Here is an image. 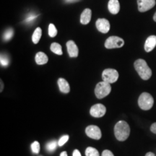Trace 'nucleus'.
<instances>
[{
	"label": "nucleus",
	"instance_id": "nucleus-1",
	"mask_svg": "<svg viewBox=\"0 0 156 156\" xmlns=\"http://www.w3.org/2000/svg\"><path fill=\"white\" fill-rule=\"evenodd\" d=\"M115 136L119 141H125L130 134V127L124 121H119L114 126Z\"/></svg>",
	"mask_w": 156,
	"mask_h": 156
},
{
	"label": "nucleus",
	"instance_id": "nucleus-2",
	"mask_svg": "<svg viewBox=\"0 0 156 156\" xmlns=\"http://www.w3.org/2000/svg\"><path fill=\"white\" fill-rule=\"evenodd\" d=\"M134 68L140 77L144 80H147L152 76V70L148 67L147 62L144 59H137L134 62Z\"/></svg>",
	"mask_w": 156,
	"mask_h": 156
},
{
	"label": "nucleus",
	"instance_id": "nucleus-3",
	"mask_svg": "<svg viewBox=\"0 0 156 156\" xmlns=\"http://www.w3.org/2000/svg\"><path fill=\"white\" fill-rule=\"evenodd\" d=\"M138 104L142 110H150L154 104V99L148 93H142L138 99Z\"/></svg>",
	"mask_w": 156,
	"mask_h": 156
},
{
	"label": "nucleus",
	"instance_id": "nucleus-4",
	"mask_svg": "<svg viewBox=\"0 0 156 156\" xmlns=\"http://www.w3.org/2000/svg\"><path fill=\"white\" fill-rule=\"evenodd\" d=\"M112 90L111 85L106 82L102 81L97 84L95 88V94L98 98L101 99L109 95Z\"/></svg>",
	"mask_w": 156,
	"mask_h": 156
},
{
	"label": "nucleus",
	"instance_id": "nucleus-5",
	"mask_svg": "<svg viewBox=\"0 0 156 156\" xmlns=\"http://www.w3.org/2000/svg\"><path fill=\"white\" fill-rule=\"evenodd\" d=\"M103 80L109 84L114 83L119 79V73L114 69H106L102 73Z\"/></svg>",
	"mask_w": 156,
	"mask_h": 156
},
{
	"label": "nucleus",
	"instance_id": "nucleus-6",
	"mask_svg": "<svg viewBox=\"0 0 156 156\" xmlns=\"http://www.w3.org/2000/svg\"><path fill=\"white\" fill-rule=\"evenodd\" d=\"M124 45V41L118 36H111L107 39L105 43V47L106 48H121Z\"/></svg>",
	"mask_w": 156,
	"mask_h": 156
},
{
	"label": "nucleus",
	"instance_id": "nucleus-7",
	"mask_svg": "<svg viewBox=\"0 0 156 156\" xmlns=\"http://www.w3.org/2000/svg\"><path fill=\"white\" fill-rule=\"evenodd\" d=\"M85 133L91 139L100 140L102 136V133L100 128L95 125L88 126L85 129Z\"/></svg>",
	"mask_w": 156,
	"mask_h": 156
},
{
	"label": "nucleus",
	"instance_id": "nucleus-8",
	"mask_svg": "<svg viewBox=\"0 0 156 156\" xmlns=\"http://www.w3.org/2000/svg\"><path fill=\"white\" fill-rule=\"evenodd\" d=\"M106 112V108L105 106H103V104L101 103H98L94 106L91 107L90 110V115L95 118H100L105 115Z\"/></svg>",
	"mask_w": 156,
	"mask_h": 156
},
{
	"label": "nucleus",
	"instance_id": "nucleus-9",
	"mask_svg": "<svg viewBox=\"0 0 156 156\" xmlns=\"http://www.w3.org/2000/svg\"><path fill=\"white\" fill-rule=\"evenodd\" d=\"M137 4L139 11L145 12L155 5V0H137Z\"/></svg>",
	"mask_w": 156,
	"mask_h": 156
},
{
	"label": "nucleus",
	"instance_id": "nucleus-10",
	"mask_svg": "<svg viewBox=\"0 0 156 156\" xmlns=\"http://www.w3.org/2000/svg\"><path fill=\"white\" fill-rule=\"evenodd\" d=\"M95 24L98 30L102 34H107L110 30V23L108 20L105 18L98 19Z\"/></svg>",
	"mask_w": 156,
	"mask_h": 156
},
{
	"label": "nucleus",
	"instance_id": "nucleus-11",
	"mask_svg": "<svg viewBox=\"0 0 156 156\" xmlns=\"http://www.w3.org/2000/svg\"><path fill=\"white\" fill-rule=\"evenodd\" d=\"M67 51L70 57H77L79 54V50L77 45L73 41H69L67 43Z\"/></svg>",
	"mask_w": 156,
	"mask_h": 156
},
{
	"label": "nucleus",
	"instance_id": "nucleus-12",
	"mask_svg": "<svg viewBox=\"0 0 156 156\" xmlns=\"http://www.w3.org/2000/svg\"><path fill=\"white\" fill-rule=\"evenodd\" d=\"M156 46V36H151L146 40L145 44V50L147 52H151Z\"/></svg>",
	"mask_w": 156,
	"mask_h": 156
},
{
	"label": "nucleus",
	"instance_id": "nucleus-13",
	"mask_svg": "<svg viewBox=\"0 0 156 156\" xmlns=\"http://www.w3.org/2000/svg\"><path fill=\"white\" fill-rule=\"evenodd\" d=\"M108 8L112 14H117L120 10V5L118 0H109Z\"/></svg>",
	"mask_w": 156,
	"mask_h": 156
},
{
	"label": "nucleus",
	"instance_id": "nucleus-14",
	"mask_svg": "<svg viewBox=\"0 0 156 156\" xmlns=\"http://www.w3.org/2000/svg\"><path fill=\"white\" fill-rule=\"evenodd\" d=\"M58 85L60 91L64 93H68L70 91V87L68 82L64 78H59L58 80Z\"/></svg>",
	"mask_w": 156,
	"mask_h": 156
},
{
	"label": "nucleus",
	"instance_id": "nucleus-15",
	"mask_svg": "<svg viewBox=\"0 0 156 156\" xmlns=\"http://www.w3.org/2000/svg\"><path fill=\"white\" fill-rule=\"evenodd\" d=\"M91 14L92 12L90 9H85L83 12H82L80 16V23L83 25L88 24L91 20Z\"/></svg>",
	"mask_w": 156,
	"mask_h": 156
},
{
	"label": "nucleus",
	"instance_id": "nucleus-16",
	"mask_svg": "<svg viewBox=\"0 0 156 156\" xmlns=\"http://www.w3.org/2000/svg\"><path fill=\"white\" fill-rule=\"evenodd\" d=\"M48 56L44 52H38L36 55V62L39 65L45 64L48 62Z\"/></svg>",
	"mask_w": 156,
	"mask_h": 156
},
{
	"label": "nucleus",
	"instance_id": "nucleus-17",
	"mask_svg": "<svg viewBox=\"0 0 156 156\" xmlns=\"http://www.w3.org/2000/svg\"><path fill=\"white\" fill-rule=\"evenodd\" d=\"M42 36V30L41 28H37L36 30H35L34 34H33L32 36V41L35 44H37L40 41L41 38Z\"/></svg>",
	"mask_w": 156,
	"mask_h": 156
},
{
	"label": "nucleus",
	"instance_id": "nucleus-18",
	"mask_svg": "<svg viewBox=\"0 0 156 156\" xmlns=\"http://www.w3.org/2000/svg\"><path fill=\"white\" fill-rule=\"evenodd\" d=\"M51 50L52 52L57 54V55H62V54H63L61 45L58 44V43H53L51 45Z\"/></svg>",
	"mask_w": 156,
	"mask_h": 156
},
{
	"label": "nucleus",
	"instance_id": "nucleus-19",
	"mask_svg": "<svg viewBox=\"0 0 156 156\" xmlns=\"http://www.w3.org/2000/svg\"><path fill=\"white\" fill-rule=\"evenodd\" d=\"M85 155L86 156H100L98 151L94 147H88L85 151Z\"/></svg>",
	"mask_w": 156,
	"mask_h": 156
},
{
	"label": "nucleus",
	"instance_id": "nucleus-20",
	"mask_svg": "<svg viewBox=\"0 0 156 156\" xmlns=\"http://www.w3.org/2000/svg\"><path fill=\"white\" fill-rule=\"evenodd\" d=\"M14 35V30L13 29L9 28L7 29V30L5 31V34L3 35V38L5 41H9L12 38V37Z\"/></svg>",
	"mask_w": 156,
	"mask_h": 156
},
{
	"label": "nucleus",
	"instance_id": "nucleus-21",
	"mask_svg": "<svg viewBox=\"0 0 156 156\" xmlns=\"http://www.w3.org/2000/svg\"><path fill=\"white\" fill-rule=\"evenodd\" d=\"M48 35L51 38H54L57 35V30H56L55 25L52 23L49 24V26H48Z\"/></svg>",
	"mask_w": 156,
	"mask_h": 156
},
{
	"label": "nucleus",
	"instance_id": "nucleus-22",
	"mask_svg": "<svg viewBox=\"0 0 156 156\" xmlns=\"http://www.w3.org/2000/svg\"><path fill=\"white\" fill-rule=\"evenodd\" d=\"M57 142L56 140H53V141H51L50 142L46 145V149L49 152H53L54 150H56V147H57Z\"/></svg>",
	"mask_w": 156,
	"mask_h": 156
},
{
	"label": "nucleus",
	"instance_id": "nucleus-23",
	"mask_svg": "<svg viewBox=\"0 0 156 156\" xmlns=\"http://www.w3.org/2000/svg\"><path fill=\"white\" fill-rule=\"evenodd\" d=\"M31 149H32V151L34 153H39V152H40V144H39V142L35 141L34 143H32V145H31Z\"/></svg>",
	"mask_w": 156,
	"mask_h": 156
},
{
	"label": "nucleus",
	"instance_id": "nucleus-24",
	"mask_svg": "<svg viewBox=\"0 0 156 156\" xmlns=\"http://www.w3.org/2000/svg\"><path fill=\"white\" fill-rule=\"evenodd\" d=\"M0 60H1V65L3 66V67H7V66L9 65V61L7 56L3 55V54H1V58H0Z\"/></svg>",
	"mask_w": 156,
	"mask_h": 156
},
{
	"label": "nucleus",
	"instance_id": "nucleus-25",
	"mask_svg": "<svg viewBox=\"0 0 156 156\" xmlns=\"http://www.w3.org/2000/svg\"><path fill=\"white\" fill-rule=\"evenodd\" d=\"M69 140V136L68 135H64L60 138L58 142V146H63L64 144L66 143Z\"/></svg>",
	"mask_w": 156,
	"mask_h": 156
},
{
	"label": "nucleus",
	"instance_id": "nucleus-26",
	"mask_svg": "<svg viewBox=\"0 0 156 156\" xmlns=\"http://www.w3.org/2000/svg\"><path fill=\"white\" fill-rule=\"evenodd\" d=\"M36 17H37L36 15L31 14L30 15H29V16L27 17L26 19H25V22H26L27 23H30V22H33V20H34V19H36Z\"/></svg>",
	"mask_w": 156,
	"mask_h": 156
},
{
	"label": "nucleus",
	"instance_id": "nucleus-27",
	"mask_svg": "<svg viewBox=\"0 0 156 156\" xmlns=\"http://www.w3.org/2000/svg\"><path fill=\"white\" fill-rule=\"evenodd\" d=\"M102 156H114L112 152L108 150H105L102 153Z\"/></svg>",
	"mask_w": 156,
	"mask_h": 156
},
{
	"label": "nucleus",
	"instance_id": "nucleus-28",
	"mask_svg": "<svg viewBox=\"0 0 156 156\" xmlns=\"http://www.w3.org/2000/svg\"><path fill=\"white\" fill-rule=\"evenodd\" d=\"M151 131L154 134H156V123H153L151 126Z\"/></svg>",
	"mask_w": 156,
	"mask_h": 156
},
{
	"label": "nucleus",
	"instance_id": "nucleus-29",
	"mask_svg": "<svg viewBox=\"0 0 156 156\" xmlns=\"http://www.w3.org/2000/svg\"><path fill=\"white\" fill-rule=\"evenodd\" d=\"M73 156H81V154L80 153V151L78 150H75L73 152Z\"/></svg>",
	"mask_w": 156,
	"mask_h": 156
},
{
	"label": "nucleus",
	"instance_id": "nucleus-30",
	"mask_svg": "<svg viewBox=\"0 0 156 156\" xmlns=\"http://www.w3.org/2000/svg\"><path fill=\"white\" fill-rule=\"evenodd\" d=\"M145 156H155V154L151 153V152H149V153H147V154H146Z\"/></svg>",
	"mask_w": 156,
	"mask_h": 156
},
{
	"label": "nucleus",
	"instance_id": "nucleus-31",
	"mask_svg": "<svg viewBox=\"0 0 156 156\" xmlns=\"http://www.w3.org/2000/svg\"><path fill=\"white\" fill-rule=\"evenodd\" d=\"M60 156H67V152H65V151L62 152V153L61 154H60Z\"/></svg>",
	"mask_w": 156,
	"mask_h": 156
},
{
	"label": "nucleus",
	"instance_id": "nucleus-32",
	"mask_svg": "<svg viewBox=\"0 0 156 156\" xmlns=\"http://www.w3.org/2000/svg\"><path fill=\"white\" fill-rule=\"evenodd\" d=\"M67 2H69V3H71V2H77L78 0H65Z\"/></svg>",
	"mask_w": 156,
	"mask_h": 156
},
{
	"label": "nucleus",
	"instance_id": "nucleus-33",
	"mask_svg": "<svg viewBox=\"0 0 156 156\" xmlns=\"http://www.w3.org/2000/svg\"><path fill=\"white\" fill-rule=\"evenodd\" d=\"M3 87H4V85L2 84V81H1V92L2 91Z\"/></svg>",
	"mask_w": 156,
	"mask_h": 156
},
{
	"label": "nucleus",
	"instance_id": "nucleus-34",
	"mask_svg": "<svg viewBox=\"0 0 156 156\" xmlns=\"http://www.w3.org/2000/svg\"><path fill=\"white\" fill-rule=\"evenodd\" d=\"M153 20L156 22V12L155 13V15H154V16H153Z\"/></svg>",
	"mask_w": 156,
	"mask_h": 156
}]
</instances>
